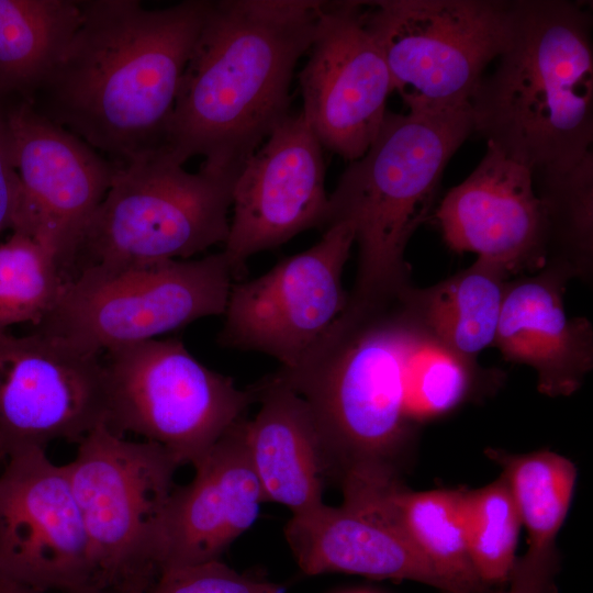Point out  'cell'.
<instances>
[{
	"mask_svg": "<svg viewBox=\"0 0 593 593\" xmlns=\"http://www.w3.org/2000/svg\"><path fill=\"white\" fill-rule=\"evenodd\" d=\"M210 3L150 10L136 0L81 1L75 35L30 103L115 167L164 150Z\"/></svg>",
	"mask_w": 593,
	"mask_h": 593,
	"instance_id": "1",
	"label": "cell"
},
{
	"mask_svg": "<svg viewBox=\"0 0 593 593\" xmlns=\"http://www.w3.org/2000/svg\"><path fill=\"white\" fill-rule=\"evenodd\" d=\"M326 1H211L184 68L164 150L183 165L240 169L289 115L294 67Z\"/></svg>",
	"mask_w": 593,
	"mask_h": 593,
	"instance_id": "2",
	"label": "cell"
},
{
	"mask_svg": "<svg viewBox=\"0 0 593 593\" xmlns=\"http://www.w3.org/2000/svg\"><path fill=\"white\" fill-rule=\"evenodd\" d=\"M426 337L401 291L348 295L299 362L273 373L306 402L329 477L339 484L399 479L398 460L416 424L409 412L410 371Z\"/></svg>",
	"mask_w": 593,
	"mask_h": 593,
	"instance_id": "3",
	"label": "cell"
},
{
	"mask_svg": "<svg viewBox=\"0 0 593 593\" xmlns=\"http://www.w3.org/2000/svg\"><path fill=\"white\" fill-rule=\"evenodd\" d=\"M591 31L578 2L511 1L505 46L470 103L472 133L532 176L564 171L592 152Z\"/></svg>",
	"mask_w": 593,
	"mask_h": 593,
	"instance_id": "4",
	"label": "cell"
},
{
	"mask_svg": "<svg viewBox=\"0 0 593 593\" xmlns=\"http://www.w3.org/2000/svg\"><path fill=\"white\" fill-rule=\"evenodd\" d=\"M471 133V109L387 111L367 152L350 161L328 197L324 228L350 225L358 246L350 296L390 295L412 284L406 247L430 214L448 161Z\"/></svg>",
	"mask_w": 593,
	"mask_h": 593,
	"instance_id": "5",
	"label": "cell"
},
{
	"mask_svg": "<svg viewBox=\"0 0 593 593\" xmlns=\"http://www.w3.org/2000/svg\"><path fill=\"white\" fill-rule=\"evenodd\" d=\"M240 169L203 163L189 172L164 150L115 167L66 264L65 282L88 269L191 259L225 244Z\"/></svg>",
	"mask_w": 593,
	"mask_h": 593,
	"instance_id": "6",
	"label": "cell"
},
{
	"mask_svg": "<svg viewBox=\"0 0 593 593\" xmlns=\"http://www.w3.org/2000/svg\"><path fill=\"white\" fill-rule=\"evenodd\" d=\"M85 525L96 593H146L158 577L155 544L178 462L155 443L101 424L65 465Z\"/></svg>",
	"mask_w": 593,
	"mask_h": 593,
	"instance_id": "7",
	"label": "cell"
},
{
	"mask_svg": "<svg viewBox=\"0 0 593 593\" xmlns=\"http://www.w3.org/2000/svg\"><path fill=\"white\" fill-rule=\"evenodd\" d=\"M107 416L114 434H135L195 467L257 402L255 387L200 362L177 339H149L102 354Z\"/></svg>",
	"mask_w": 593,
	"mask_h": 593,
	"instance_id": "8",
	"label": "cell"
},
{
	"mask_svg": "<svg viewBox=\"0 0 593 593\" xmlns=\"http://www.w3.org/2000/svg\"><path fill=\"white\" fill-rule=\"evenodd\" d=\"M235 281L223 251L199 259L85 270L35 332L97 354L223 315Z\"/></svg>",
	"mask_w": 593,
	"mask_h": 593,
	"instance_id": "9",
	"label": "cell"
},
{
	"mask_svg": "<svg viewBox=\"0 0 593 593\" xmlns=\"http://www.w3.org/2000/svg\"><path fill=\"white\" fill-rule=\"evenodd\" d=\"M362 21L409 111L470 109L486 66L505 46L511 1L365 2Z\"/></svg>",
	"mask_w": 593,
	"mask_h": 593,
	"instance_id": "10",
	"label": "cell"
},
{
	"mask_svg": "<svg viewBox=\"0 0 593 593\" xmlns=\"http://www.w3.org/2000/svg\"><path fill=\"white\" fill-rule=\"evenodd\" d=\"M354 244L353 227L334 224L309 249L234 281L219 343L268 355L280 368L296 365L346 306L343 271Z\"/></svg>",
	"mask_w": 593,
	"mask_h": 593,
	"instance_id": "11",
	"label": "cell"
},
{
	"mask_svg": "<svg viewBox=\"0 0 593 593\" xmlns=\"http://www.w3.org/2000/svg\"><path fill=\"white\" fill-rule=\"evenodd\" d=\"M0 574L43 593H96L66 467L44 448L13 450L0 468Z\"/></svg>",
	"mask_w": 593,
	"mask_h": 593,
	"instance_id": "12",
	"label": "cell"
},
{
	"mask_svg": "<svg viewBox=\"0 0 593 593\" xmlns=\"http://www.w3.org/2000/svg\"><path fill=\"white\" fill-rule=\"evenodd\" d=\"M102 354L34 332H0V438L9 452L79 443L104 424Z\"/></svg>",
	"mask_w": 593,
	"mask_h": 593,
	"instance_id": "13",
	"label": "cell"
},
{
	"mask_svg": "<svg viewBox=\"0 0 593 593\" xmlns=\"http://www.w3.org/2000/svg\"><path fill=\"white\" fill-rule=\"evenodd\" d=\"M300 71L302 114L322 147L353 161L361 157L393 92L383 55L362 21L361 1L326 2Z\"/></svg>",
	"mask_w": 593,
	"mask_h": 593,
	"instance_id": "14",
	"label": "cell"
},
{
	"mask_svg": "<svg viewBox=\"0 0 593 593\" xmlns=\"http://www.w3.org/2000/svg\"><path fill=\"white\" fill-rule=\"evenodd\" d=\"M224 255L235 281L253 255L325 227L328 195L322 145L302 112L288 115L244 163L233 189Z\"/></svg>",
	"mask_w": 593,
	"mask_h": 593,
	"instance_id": "15",
	"label": "cell"
},
{
	"mask_svg": "<svg viewBox=\"0 0 593 593\" xmlns=\"http://www.w3.org/2000/svg\"><path fill=\"white\" fill-rule=\"evenodd\" d=\"M7 119L23 199L13 232L49 247L64 273L81 231L111 186L115 166L25 100L10 107Z\"/></svg>",
	"mask_w": 593,
	"mask_h": 593,
	"instance_id": "16",
	"label": "cell"
},
{
	"mask_svg": "<svg viewBox=\"0 0 593 593\" xmlns=\"http://www.w3.org/2000/svg\"><path fill=\"white\" fill-rule=\"evenodd\" d=\"M446 245L506 273L530 275L549 259V222L532 172L491 144L435 212Z\"/></svg>",
	"mask_w": 593,
	"mask_h": 593,
	"instance_id": "17",
	"label": "cell"
},
{
	"mask_svg": "<svg viewBox=\"0 0 593 593\" xmlns=\"http://www.w3.org/2000/svg\"><path fill=\"white\" fill-rule=\"evenodd\" d=\"M245 417L237 421L176 485L160 517L155 544L158 573L220 560L258 517L265 502L245 443Z\"/></svg>",
	"mask_w": 593,
	"mask_h": 593,
	"instance_id": "18",
	"label": "cell"
},
{
	"mask_svg": "<svg viewBox=\"0 0 593 593\" xmlns=\"http://www.w3.org/2000/svg\"><path fill=\"white\" fill-rule=\"evenodd\" d=\"M387 492L325 503L291 516L284 534L305 574L331 572L371 579L410 580L447 593L446 585L411 544L391 515Z\"/></svg>",
	"mask_w": 593,
	"mask_h": 593,
	"instance_id": "19",
	"label": "cell"
},
{
	"mask_svg": "<svg viewBox=\"0 0 593 593\" xmlns=\"http://www.w3.org/2000/svg\"><path fill=\"white\" fill-rule=\"evenodd\" d=\"M574 271L550 259L535 273L508 281L493 342L506 361L537 373L545 395L568 396L593 367V327L585 317H568L564 292Z\"/></svg>",
	"mask_w": 593,
	"mask_h": 593,
	"instance_id": "20",
	"label": "cell"
},
{
	"mask_svg": "<svg viewBox=\"0 0 593 593\" xmlns=\"http://www.w3.org/2000/svg\"><path fill=\"white\" fill-rule=\"evenodd\" d=\"M260 407L244 423L251 468L265 501L287 506L292 516L324 504L329 477L322 443L306 402L273 373L254 385Z\"/></svg>",
	"mask_w": 593,
	"mask_h": 593,
	"instance_id": "21",
	"label": "cell"
},
{
	"mask_svg": "<svg viewBox=\"0 0 593 593\" xmlns=\"http://www.w3.org/2000/svg\"><path fill=\"white\" fill-rule=\"evenodd\" d=\"M485 454L502 468L528 535L527 551L516 558L512 569L510 590L557 593L556 540L572 502L575 466L550 450L517 455L490 448Z\"/></svg>",
	"mask_w": 593,
	"mask_h": 593,
	"instance_id": "22",
	"label": "cell"
},
{
	"mask_svg": "<svg viewBox=\"0 0 593 593\" xmlns=\"http://www.w3.org/2000/svg\"><path fill=\"white\" fill-rule=\"evenodd\" d=\"M510 275L478 259L427 288L401 291L409 313L436 343L470 360L493 345Z\"/></svg>",
	"mask_w": 593,
	"mask_h": 593,
	"instance_id": "23",
	"label": "cell"
},
{
	"mask_svg": "<svg viewBox=\"0 0 593 593\" xmlns=\"http://www.w3.org/2000/svg\"><path fill=\"white\" fill-rule=\"evenodd\" d=\"M82 16L81 1L0 0V93L30 102Z\"/></svg>",
	"mask_w": 593,
	"mask_h": 593,
	"instance_id": "24",
	"label": "cell"
},
{
	"mask_svg": "<svg viewBox=\"0 0 593 593\" xmlns=\"http://www.w3.org/2000/svg\"><path fill=\"white\" fill-rule=\"evenodd\" d=\"M462 495L463 490L412 491L400 483L388 493L387 504L447 593H485L468 548Z\"/></svg>",
	"mask_w": 593,
	"mask_h": 593,
	"instance_id": "25",
	"label": "cell"
},
{
	"mask_svg": "<svg viewBox=\"0 0 593 593\" xmlns=\"http://www.w3.org/2000/svg\"><path fill=\"white\" fill-rule=\"evenodd\" d=\"M533 182L547 209L549 259L588 278L593 261V153L564 171L533 176Z\"/></svg>",
	"mask_w": 593,
	"mask_h": 593,
	"instance_id": "26",
	"label": "cell"
},
{
	"mask_svg": "<svg viewBox=\"0 0 593 593\" xmlns=\"http://www.w3.org/2000/svg\"><path fill=\"white\" fill-rule=\"evenodd\" d=\"M64 283L54 251L25 233L12 232L0 243V332L16 324L38 326Z\"/></svg>",
	"mask_w": 593,
	"mask_h": 593,
	"instance_id": "27",
	"label": "cell"
},
{
	"mask_svg": "<svg viewBox=\"0 0 593 593\" xmlns=\"http://www.w3.org/2000/svg\"><path fill=\"white\" fill-rule=\"evenodd\" d=\"M462 518L470 557L486 586L508 582L516 561L521 516L504 474L491 483L463 490Z\"/></svg>",
	"mask_w": 593,
	"mask_h": 593,
	"instance_id": "28",
	"label": "cell"
},
{
	"mask_svg": "<svg viewBox=\"0 0 593 593\" xmlns=\"http://www.w3.org/2000/svg\"><path fill=\"white\" fill-rule=\"evenodd\" d=\"M493 376L477 360L463 358L427 336L410 371L407 402L412 419L418 423L454 410L469 398L477 383Z\"/></svg>",
	"mask_w": 593,
	"mask_h": 593,
	"instance_id": "29",
	"label": "cell"
},
{
	"mask_svg": "<svg viewBox=\"0 0 593 593\" xmlns=\"http://www.w3.org/2000/svg\"><path fill=\"white\" fill-rule=\"evenodd\" d=\"M146 593H286V589L213 560L164 570Z\"/></svg>",
	"mask_w": 593,
	"mask_h": 593,
	"instance_id": "30",
	"label": "cell"
},
{
	"mask_svg": "<svg viewBox=\"0 0 593 593\" xmlns=\"http://www.w3.org/2000/svg\"><path fill=\"white\" fill-rule=\"evenodd\" d=\"M22 204V188L13 160L7 110L0 107V233L18 228Z\"/></svg>",
	"mask_w": 593,
	"mask_h": 593,
	"instance_id": "31",
	"label": "cell"
},
{
	"mask_svg": "<svg viewBox=\"0 0 593 593\" xmlns=\"http://www.w3.org/2000/svg\"><path fill=\"white\" fill-rule=\"evenodd\" d=\"M0 593H43L0 574Z\"/></svg>",
	"mask_w": 593,
	"mask_h": 593,
	"instance_id": "32",
	"label": "cell"
},
{
	"mask_svg": "<svg viewBox=\"0 0 593 593\" xmlns=\"http://www.w3.org/2000/svg\"><path fill=\"white\" fill-rule=\"evenodd\" d=\"M7 459V451H5V448L3 446V443L0 438V466L3 465V462L5 461Z\"/></svg>",
	"mask_w": 593,
	"mask_h": 593,
	"instance_id": "33",
	"label": "cell"
},
{
	"mask_svg": "<svg viewBox=\"0 0 593 593\" xmlns=\"http://www.w3.org/2000/svg\"><path fill=\"white\" fill-rule=\"evenodd\" d=\"M494 593H514V592L508 589L507 591H499V592H494Z\"/></svg>",
	"mask_w": 593,
	"mask_h": 593,
	"instance_id": "34",
	"label": "cell"
},
{
	"mask_svg": "<svg viewBox=\"0 0 593 593\" xmlns=\"http://www.w3.org/2000/svg\"><path fill=\"white\" fill-rule=\"evenodd\" d=\"M99 593H113V592H99Z\"/></svg>",
	"mask_w": 593,
	"mask_h": 593,
	"instance_id": "35",
	"label": "cell"
},
{
	"mask_svg": "<svg viewBox=\"0 0 593 593\" xmlns=\"http://www.w3.org/2000/svg\"><path fill=\"white\" fill-rule=\"evenodd\" d=\"M0 468H1V466H0Z\"/></svg>",
	"mask_w": 593,
	"mask_h": 593,
	"instance_id": "36",
	"label": "cell"
}]
</instances>
